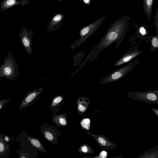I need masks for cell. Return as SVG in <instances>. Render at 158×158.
I'll return each mask as SVG.
<instances>
[{
  "mask_svg": "<svg viewBox=\"0 0 158 158\" xmlns=\"http://www.w3.org/2000/svg\"><path fill=\"white\" fill-rule=\"evenodd\" d=\"M130 19V17L125 15L113 22L104 36L87 56L85 60V62H91L97 59L104 50L114 42L116 43V48L118 49L128 30Z\"/></svg>",
  "mask_w": 158,
  "mask_h": 158,
  "instance_id": "1",
  "label": "cell"
},
{
  "mask_svg": "<svg viewBox=\"0 0 158 158\" xmlns=\"http://www.w3.org/2000/svg\"><path fill=\"white\" fill-rule=\"evenodd\" d=\"M19 73L18 64L11 52H8L0 66V79L4 77L11 80H15Z\"/></svg>",
  "mask_w": 158,
  "mask_h": 158,
  "instance_id": "2",
  "label": "cell"
},
{
  "mask_svg": "<svg viewBox=\"0 0 158 158\" xmlns=\"http://www.w3.org/2000/svg\"><path fill=\"white\" fill-rule=\"evenodd\" d=\"M139 62V60L136 59L118 69L114 70L103 77L99 83H108L121 79L131 72Z\"/></svg>",
  "mask_w": 158,
  "mask_h": 158,
  "instance_id": "3",
  "label": "cell"
},
{
  "mask_svg": "<svg viewBox=\"0 0 158 158\" xmlns=\"http://www.w3.org/2000/svg\"><path fill=\"white\" fill-rule=\"evenodd\" d=\"M40 130L44 137L51 144L55 145L58 143V136L61 135L62 132L54 126L44 123L40 126Z\"/></svg>",
  "mask_w": 158,
  "mask_h": 158,
  "instance_id": "4",
  "label": "cell"
},
{
  "mask_svg": "<svg viewBox=\"0 0 158 158\" xmlns=\"http://www.w3.org/2000/svg\"><path fill=\"white\" fill-rule=\"evenodd\" d=\"M106 16V15H103L90 24L82 27L79 32L80 36V42L83 43L94 33L101 26Z\"/></svg>",
  "mask_w": 158,
  "mask_h": 158,
  "instance_id": "5",
  "label": "cell"
},
{
  "mask_svg": "<svg viewBox=\"0 0 158 158\" xmlns=\"http://www.w3.org/2000/svg\"><path fill=\"white\" fill-rule=\"evenodd\" d=\"M33 33L32 30H28L26 27H23L19 35L22 46L26 52L30 55L32 54V46Z\"/></svg>",
  "mask_w": 158,
  "mask_h": 158,
  "instance_id": "6",
  "label": "cell"
},
{
  "mask_svg": "<svg viewBox=\"0 0 158 158\" xmlns=\"http://www.w3.org/2000/svg\"><path fill=\"white\" fill-rule=\"evenodd\" d=\"M44 88H40L28 92L25 95L19 107L21 110L35 103L40 98Z\"/></svg>",
  "mask_w": 158,
  "mask_h": 158,
  "instance_id": "7",
  "label": "cell"
},
{
  "mask_svg": "<svg viewBox=\"0 0 158 158\" xmlns=\"http://www.w3.org/2000/svg\"><path fill=\"white\" fill-rule=\"evenodd\" d=\"M142 52V51L140 50L137 46L132 47L114 63V66H118L129 62Z\"/></svg>",
  "mask_w": 158,
  "mask_h": 158,
  "instance_id": "8",
  "label": "cell"
},
{
  "mask_svg": "<svg viewBox=\"0 0 158 158\" xmlns=\"http://www.w3.org/2000/svg\"><path fill=\"white\" fill-rule=\"evenodd\" d=\"M30 2V0H3L0 4V10L3 12L14 6L20 5L21 6H23L28 4Z\"/></svg>",
  "mask_w": 158,
  "mask_h": 158,
  "instance_id": "9",
  "label": "cell"
},
{
  "mask_svg": "<svg viewBox=\"0 0 158 158\" xmlns=\"http://www.w3.org/2000/svg\"><path fill=\"white\" fill-rule=\"evenodd\" d=\"M65 17L62 13H59L56 15L47 26V31L52 32L57 30L60 27Z\"/></svg>",
  "mask_w": 158,
  "mask_h": 158,
  "instance_id": "10",
  "label": "cell"
},
{
  "mask_svg": "<svg viewBox=\"0 0 158 158\" xmlns=\"http://www.w3.org/2000/svg\"><path fill=\"white\" fill-rule=\"evenodd\" d=\"M90 99L86 97H81L77 99V112L79 115H81L86 111Z\"/></svg>",
  "mask_w": 158,
  "mask_h": 158,
  "instance_id": "11",
  "label": "cell"
},
{
  "mask_svg": "<svg viewBox=\"0 0 158 158\" xmlns=\"http://www.w3.org/2000/svg\"><path fill=\"white\" fill-rule=\"evenodd\" d=\"M52 121L56 126L59 127H66L67 124L66 113L57 115L56 113H52Z\"/></svg>",
  "mask_w": 158,
  "mask_h": 158,
  "instance_id": "12",
  "label": "cell"
},
{
  "mask_svg": "<svg viewBox=\"0 0 158 158\" xmlns=\"http://www.w3.org/2000/svg\"><path fill=\"white\" fill-rule=\"evenodd\" d=\"M64 98V96L61 95L55 96L49 106L50 111L52 113H57L60 108L61 103Z\"/></svg>",
  "mask_w": 158,
  "mask_h": 158,
  "instance_id": "13",
  "label": "cell"
},
{
  "mask_svg": "<svg viewBox=\"0 0 158 158\" xmlns=\"http://www.w3.org/2000/svg\"><path fill=\"white\" fill-rule=\"evenodd\" d=\"M153 0H143V9L149 23L151 20L152 13Z\"/></svg>",
  "mask_w": 158,
  "mask_h": 158,
  "instance_id": "14",
  "label": "cell"
},
{
  "mask_svg": "<svg viewBox=\"0 0 158 158\" xmlns=\"http://www.w3.org/2000/svg\"><path fill=\"white\" fill-rule=\"evenodd\" d=\"M28 141L38 150L44 153H48L46 149L38 139L28 136Z\"/></svg>",
  "mask_w": 158,
  "mask_h": 158,
  "instance_id": "15",
  "label": "cell"
},
{
  "mask_svg": "<svg viewBox=\"0 0 158 158\" xmlns=\"http://www.w3.org/2000/svg\"><path fill=\"white\" fill-rule=\"evenodd\" d=\"M78 151L81 153H92L93 150L90 147L86 144L81 145L78 149Z\"/></svg>",
  "mask_w": 158,
  "mask_h": 158,
  "instance_id": "16",
  "label": "cell"
},
{
  "mask_svg": "<svg viewBox=\"0 0 158 158\" xmlns=\"http://www.w3.org/2000/svg\"><path fill=\"white\" fill-rule=\"evenodd\" d=\"M7 145L6 144L2 136H0V156L3 155L7 151Z\"/></svg>",
  "mask_w": 158,
  "mask_h": 158,
  "instance_id": "17",
  "label": "cell"
},
{
  "mask_svg": "<svg viewBox=\"0 0 158 158\" xmlns=\"http://www.w3.org/2000/svg\"><path fill=\"white\" fill-rule=\"evenodd\" d=\"M158 35L152 36L151 41V49L150 52L152 53L158 48Z\"/></svg>",
  "mask_w": 158,
  "mask_h": 158,
  "instance_id": "18",
  "label": "cell"
},
{
  "mask_svg": "<svg viewBox=\"0 0 158 158\" xmlns=\"http://www.w3.org/2000/svg\"><path fill=\"white\" fill-rule=\"evenodd\" d=\"M90 120L88 118H84L81 120L80 125L82 129L84 130H88L89 129Z\"/></svg>",
  "mask_w": 158,
  "mask_h": 158,
  "instance_id": "19",
  "label": "cell"
},
{
  "mask_svg": "<svg viewBox=\"0 0 158 158\" xmlns=\"http://www.w3.org/2000/svg\"><path fill=\"white\" fill-rule=\"evenodd\" d=\"M154 22L153 25L156 28V32L157 35L158 33V7L156 8V11L154 16Z\"/></svg>",
  "mask_w": 158,
  "mask_h": 158,
  "instance_id": "20",
  "label": "cell"
},
{
  "mask_svg": "<svg viewBox=\"0 0 158 158\" xmlns=\"http://www.w3.org/2000/svg\"><path fill=\"white\" fill-rule=\"evenodd\" d=\"M10 101V99H3L0 100V111Z\"/></svg>",
  "mask_w": 158,
  "mask_h": 158,
  "instance_id": "21",
  "label": "cell"
},
{
  "mask_svg": "<svg viewBox=\"0 0 158 158\" xmlns=\"http://www.w3.org/2000/svg\"><path fill=\"white\" fill-rule=\"evenodd\" d=\"M146 25H144L143 26H142L139 27L138 31L139 33L142 35H145L146 33V31L145 27Z\"/></svg>",
  "mask_w": 158,
  "mask_h": 158,
  "instance_id": "22",
  "label": "cell"
},
{
  "mask_svg": "<svg viewBox=\"0 0 158 158\" xmlns=\"http://www.w3.org/2000/svg\"><path fill=\"white\" fill-rule=\"evenodd\" d=\"M106 152L105 151H103L100 154L99 156L102 158H106Z\"/></svg>",
  "mask_w": 158,
  "mask_h": 158,
  "instance_id": "23",
  "label": "cell"
},
{
  "mask_svg": "<svg viewBox=\"0 0 158 158\" xmlns=\"http://www.w3.org/2000/svg\"><path fill=\"white\" fill-rule=\"evenodd\" d=\"M83 1L88 5H89L90 4L91 2V0H83Z\"/></svg>",
  "mask_w": 158,
  "mask_h": 158,
  "instance_id": "24",
  "label": "cell"
}]
</instances>
